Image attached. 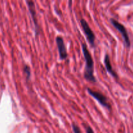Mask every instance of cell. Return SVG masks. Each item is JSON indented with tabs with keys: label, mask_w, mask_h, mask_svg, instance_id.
<instances>
[{
	"label": "cell",
	"mask_w": 133,
	"mask_h": 133,
	"mask_svg": "<svg viewBox=\"0 0 133 133\" xmlns=\"http://www.w3.org/2000/svg\"><path fill=\"white\" fill-rule=\"evenodd\" d=\"M82 50L85 60V69L84 77L88 81L96 83V79L94 75V61L92 55L85 44H82Z\"/></svg>",
	"instance_id": "obj_1"
},
{
	"label": "cell",
	"mask_w": 133,
	"mask_h": 133,
	"mask_svg": "<svg viewBox=\"0 0 133 133\" xmlns=\"http://www.w3.org/2000/svg\"><path fill=\"white\" fill-rule=\"evenodd\" d=\"M110 23H112V25L114 26V27L116 29H117L120 32L122 37H123V40H124L125 46L127 48H130V46H131V42H130L129 36V34L125 26L121 23H119V22H118L116 19H114V18L110 19Z\"/></svg>",
	"instance_id": "obj_2"
},
{
	"label": "cell",
	"mask_w": 133,
	"mask_h": 133,
	"mask_svg": "<svg viewBox=\"0 0 133 133\" xmlns=\"http://www.w3.org/2000/svg\"><path fill=\"white\" fill-rule=\"evenodd\" d=\"M81 25L82 29H83L84 33L85 34L88 40V42L90 43L92 47L95 46V39H96V36H95L94 33L93 31L91 29L89 25H88V22L83 18H81L80 20Z\"/></svg>",
	"instance_id": "obj_3"
},
{
	"label": "cell",
	"mask_w": 133,
	"mask_h": 133,
	"mask_svg": "<svg viewBox=\"0 0 133 133\" xmlns=\"http://www.w3.org/2000/svg\"><path fill=\"white\" fill-rule=\"evenodd\" d=\"M87 91H88V94H89L91 96H92L94 98L96 99L102 106H103L104 107L107 109L108 110H110V109H111V105H110V104L109 103L107 98L106 96H105V95L101 94V92L94 91L89 88H87Z\"/></svg>",
	"instance_id": "obj_4"
},
{
	"label": "cell",
	"mask_w": 133,
	"mask_h": 133,
	"mask_svg": "<svg viewBox=\"0 0 133 133\" xmlns=\"http://www.w3.org/2000/svg\"><path fill=\"white\" fill-rule=\"evenodd\" d=\"M26 3L27 4V6H28L30 14H31V18H32V22H33L34 25H35V32H36V35L37 36L40 33V31H39V26L38 23L36 7H35V3L32 1H26Z\"/></svg>",
	"instance_id": "obj_5"
},
{
	"label": "cell",
	"mask_w": 133,
	"mask_h": 133,
	"mask_svg": "<svg viewBox=\"0 0 133 133\" xmlns=\"http://www.w3.org/2000/svg\"><path fill=\"white\" fill-rule=\"evenodd\" d=\"M56 44H57V48H58L60 58L61 60L66 59L68 57V53L63 38L61 36H57L56 38Z\"/></svg>",
	"instance_id": "obj_6"
},
{
	"label": "cell",
	"mask_w": 133,
	"mask_h": 133,
	"mask_svg": "<svg viewBox=\"0 0 133 133\" xmlns=\"http://www.w3.org/2000/svg\"><path fill=\"white\" fill-rule=\"evenodd\" d=\"M104 63H105V68L107 69V71L110 74L112 77L115 78H118V75L116 73V71L113 70L111 62H110V57H109V55L108 54H106L105 56V58H104Z\"/></svg>",
	"instance_id": "obj_7"
},
{
	"label": "cell",
	"mask_w": 133,
	"mask_h": 133,
	"mask_svg": "<svg viewBox=\"0 0 133 133\" xmlns=\"http://www.w3.org/2000/svg\"><path fill=\"white\" fill-rule=\"evenodd\" d=\"M23 71H24V73L25 74L26 78H27V80L29 79L30 77H31V69H30L29 66H27V65H25Z\"/></svg>",
	"instance_id": "obj_8"
},
{
	"label": "cell",
	"mask_w": 133,
	"mask_h": 133,
	"mask_svg": "<svg viewBox=\"0 0 133 133\" xmlns=\"http://www.w3.org/2000/svg\"><path fill=\"white\" fill-rule=\"evenodd\" d=\"M72 129H73V131H74V133H81L79 127H78L77 125L74 124V123L72 125Z\"/></svg>",
	"instance_id": "obj_9"
},
{
	"label": "cell",
	"mask_w": 133,
	"mask_h": 133,
	"mask_svg": "<svg viewBox=\"0 0 133 133\" xmlns=\"http://www.w3.org/2000/svg\"><path fill=\"white\" fill-rule=\"evenodd\" d=\"M85 129L87 133H94L93 129L89 125H85Z\"/></svg>",
	"instance_id": "obj_10"
}]
</instances>
